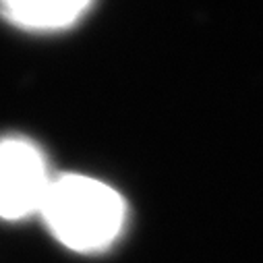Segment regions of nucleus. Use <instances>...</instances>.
Segmentation results:
<instances>
[{"label": "nucleus", "instance_id": "f257e3e1", "mask_svg": "<svg viewBox=\"0 0 263 263\" xmlns=\"http://www.w3.org/2000/svg\"><path fill=\"white\" fill-rule=\"evenodd\" d=\"M50 234L75 253L110 249L126 224V203L110 184L85 176H54L40 214Z\"/></svg>", "mask_w": 263, "mask_h": 263}, {"label": "nucleus", "instance_id": "f03ea898", "mask_svg": "<svg viewBox=\"0 0 263 263\" xmlns=\"http://www.w3.org/2000/svg\"><path fill=\"white\" fill-rule=\"evenodd\" d=\"M52 178L37 143L23 135L0 137V220L19 222L40 214Z\"/></svg>", "mask_w": 263, "mask_h": 263}, {"label": "nucleus", "instance_id": "7ed1b4c3", "mask_svg": "<svg viewBox=\"0 0 263 263\" xmlns=\"http://www.w3.org/2000/svg\"><path fill=\"white\" fill-rule=\"evenodd\" d=\"M93 9L89 0H56V3H15L7 0L0 3V19L9 25L35 31V33H50V31H64L75 27L85 15Z\"/></svg>", "mask_w": 263, "mask_h": 263}]
</instances>
